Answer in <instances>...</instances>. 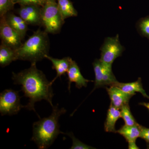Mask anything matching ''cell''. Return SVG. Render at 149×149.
<instances>
[{
    "instance_id": "18",
    "label": "cell",
    "mask_w": 149,
    "mask_h": 149,
    "mask_svg": "<svg viewBox=\"0 0 149 149\" xmlns=\"http://www.w3.org/2000/svg\"><path fill=\"white\" fill-rule=\"evenodd\" d=\"M94 72L95 76V88L93 91L97 88L103 87L102 80L104 71L105 64L100 59H96L93 63Z\"/></svg>"
},
{
    "instance_id": "9",
    "label": "cell",
    "mask_w": 149,
    "mask_h": 149,
    "mask_svg": "<svg viewBox=\"0 0 149 149\" xmlns=\"http://www.w3.org/2000/svg\"><path fill=\"white\" fill-rule=\"evenodd\" d=\"M67 74L68 80V90L70 92L72 83H75L76 88L80 89L83 87H87L88 82L93 81L84 78L80 72V68L77 63L72 60L70 62Z\"/></svg>"
},
{
    "instance_id": "4",
    "label": "cell",
    "mask_w": 149,
    "mask_h": 149,
    "mask_svg": "<svg viewBox=\"0 0 149 149\" xmlns=\"http://www.w3.org/2000/svg\"><path fill=\"white\" fill-rule=\"evenodd\" d=\"M41 18L45 31L48 33H58L65 23L56 0H46L41 8Z\"/></svg>"
},
{
    "instance_id": "15",
    "label": "cell",
    "mask_w": 149,
    "mask_h": 149,
    "mask_svg": "<svg viewBox=\"0 0 149 149\" xmlns=\"http://www.w3.org/2000/svg\"><path fill=\"white\" fill-rule=\"evenodd\" d=\"M141 125L139 124L134 125H124L116 131V133L122 135L126 141L129 142H135L140 138L141 132Z\"/></svg>"
},
{
    "instance_id": "19",
    "label": "cell",
    "mask_w": 149,
    "mask_h": 149,
    "mask_svg": "<svg viewBox=\"0 0 149 149\" xmlns=\"http://www.w3.org/2000/svg\"><path fill=\"white\" fill-rule=\"evenodd\" d=\"M120 109V117L124 120L125 125H134L138 124L130 111L128 104L123 106Z\"/></svg>"
},
{
    "instance_id": "7",
    "label": "cell",
    "mask_w": 149,
    "mask_h": 149,
    "mask_svg": "<svg viewBox=\"0 0 149 149\" xmlns=\"http://www.w3.org/2000/svg\"><path fill=\"white\" fill-rule=\"evenodd\" d=\"M0 37L1 44L9 47L14 50L21 47L22 39L19 34L10 26L5 16L1 17Z\"/></svg>"
},
{
    "instance_id": "13",
    "label": "cell",
    "mask_w": 149,
    "mask_h": 149,
    "mask_svg": "<svg viewBox=\"0 0 149 149\" xmlns=\"http://www.w3.org/2000/svg\"><path fill=\"white\" fill-rule=\"evenodd\" d=\"M111 85L116 86L125 93L134 95H136V92L141 93L145 97L149 99V96L143 88L141 78H139L137 81L133 83H120L117 81Z\"/></svg>"
},
{
    "instance_id": "17",
    "label": "cell",
    "mask_w": 149,
    "mask_h": 149,
    "mask_svg": "<svg viewBox=\"0 0 149 149\" xmlns=\"http://www.w3.org/2000/svg\"><path fill=\"white\" fill-rule=\"evenodd\" d=\"M60 12L63 19L77 16V13L70 0H57Z\"/></svg>"
},
{
    "instance_id": "6",
    "label": "cell",
    "mask_w": 149,
    "mask_h": 149,
    "mask_svg": "<svg viewBox=\"0 0 149 149\" xmlns=\"http://www.w3.org/2000/svg\"><path fill=\"white\" fill-rule=\"evenodd\" d=\"M100 50L101 56L100 60L105 64L112 65L115 60L121 56L124 48L120 45L117 35L115 37L107 38Z\"/></svg>"
},
{
    "instance_id": "22",
    "label": "cell",
    "mask_w": 149,
    "mask_h": 149,
    "mask_svg": "<svg viewBox=\"0 0 149 149\" xmlns=\"http://www.w3.org/2000/svg\"><path fill=\"white\" fill-rule=\"evenodd\" d=\"M64 134H66L69 136L72 141V145L70 149H95L93 147L90 146L88 145L83 143L81 141L76 139L73 135L72 132L70 133H65Z\"/></svg>"
},
{
    "instance_id": "14",
    "label": "cell",
    "mask_w": 149,
    "mask_h": 149,
    "mask_svg": "<svg viewBox=\"0 0 149 149\" xmlns=\"http://www.w3.org/2000/svg\"><path fill=\"white\" fill-rule=\"evenodd\" d=\"M120 117V109L116 107L111 104L108 110L105 122L104 123V130L107 132L116 133L115 125L117 120Z\"/></svg>"
},
{
    "instance_id": "11",
    "label": "cell",
    "mask_w": 149,
    "mask_h": 149,
    "mask_svg": "<svg viewBox=\"0 0 149 149\" xmlns=\"http://www.w3.org/2000/svg\"><path fill=\"white\" fill-rule=\"evenodd\" d=\"M46 58L50 61L52 63L53 69L55 70L56 71V76L51 81V84L52 85L57 78L61 77L62 75H65L68 72L72 59L69 57H66L62 59L55 58L48 55L46 56Z\"/></svg>"
},
{
    "instance_id": "23",
    "label": "cell",
    "mask_w": 149,
    "mask_h": 149,
    "mask_svg": "<svg viewBox=\"0 0 149 149\" xmlns=\"http://www.w3.org/2000/svg\"><path fill=\"white\" fill-rule=\"evenodd\" d=\"M14 4L18 3L20 5H36L42 7L45 5L46 0H12Z\"/></svg>"
},
{
    "instance_id": "25",
    "label": "cell",
    "mask_w": 149,
    "mask_h": 149,
    "mask_svg": "<svg viewBox=\"0 0 149 149\" xmlns=\"http://www.w3.org/2000/svg\"><path fill=\"white\" fill-rule=\"evenodd\" d=\"M128 143V148L129 149H139V147L136 145V142H129Z\"/></svg>"
},
{
    "instance_id": "26",
    "label": "cell",
    "mask_w": 149,
    "mask_h": 149,
    "mask_svg": "<svg viewBox=\"0 0 149 149\" xmlns=\"http://www.w3.org/2000/svg\"><path fill=\"white\" fill-rule=\"evenodd\" d=\"M140 104L146 107L149 111V103H140Z\"/></svg>"
},
{
    "instance_id": "10",
    "label": "cell",
    "mask_w": 149,
    "mask_h": 149,
    "mask_svg": "<svg viewBox=\"0 0 149 149\" xmlns=\"http://www.w3.org/2000/svg\"><path fill=\"white\" fill-rule=\"evenodd\" d=\"M106 89L112 104L120 109L123 106L128 104L130 99L134 95L125 93L114 85H110Z\"/></svg>"
},
{
    "instance_id": "8",
    "label": "cell",
    "mask_w": 149,
    "mask_h": 149,
    "mask_svg": "<svg viewBox=\"0 0 149 149\" xmlns=\"http://www.w3.org/2000/svg\"><path fill=\"white\" fill-rule=\"evenodd\" d=\"M41 6L36 5H21L17 14L28 24L40 25L42 24Z\"/></svg>"
},
{
    "instance_id": "1",
    "label": "cell",
    "mask_w": 149,
    "mask_h": 149,
    "mask_svg": "<svg viewBox=\"0 0 149 149\" xmlns=\"http://www.w3.org/2000/svg\"><path fill=\"white\" fill-rule=\"evenodd\" d=\"M12 79L14 84L21 85V91L24 93V97L29 98V102L24 106V108L36 113L35 103L43 100L48 102L52 107H54L52 84L42 71L37 69L36 63H31L29 68L18 73L13 72Z\"/></svg>"
},
{
    "instance_id": "20",
    "label": "cell",
    "mask_w": 149,
    "mask_h": 149,
    "mask_svg": "<svg viewBox=\"0 0 149 149\" xmlns=\"http://www.w3.org/2000/svg\"><path fill=\"white\" fill-rule=\"evenodd\" d=\"M138 28L141 35L149 40V16L141 19L138 23Z\"/></svg>"
},
{
    "instance_id": "12",
    "label": "cell",
    "mask_w": 149,
    "mask_h": 149,
    "mask_svg": "<svg viewBox=\"0 0 149 149\" xmlns=\"http://www.w3.org/2000/svg\"><path fill=\"white\" fill-rule=\"evenodd\" d=\"M8 24L24 39L28 30V24L20 17L12 13H8L5 16Z\"/></svg>"
},
{
    "instance_id": "24",
    "label": "cell",
    "mask_w": 149,
    "mask_h": 149,
    "mask_svg": "<svg viewBox=\"0 0 149 149\" xmlns=\"http://www.w3.org/2000/svg\"><path fill=\"white\" fill-rule=\"evenodd\" d=\"M140 138L144 139L149 143V128L141 126V132Z\"/></svg>"
},
{
    "instance_id": "21",
    "label": "cell",
    "mask_w": 149,
    "mask_h": 149,
    "mask_svg": "<svg viewBox=\"0 0 149 149\" xmlns=\"http://www.w3.org/2000/svg\"><path fill=\"white\" fill-rule=\"evenodd\" d=\"M12 0H0V16H5L13 8Z\"/></svg>"
},
{
    "instance_id": "5",
    "label": "cell",
    "mask_w": 149,
    "mask_h": 149,
    "mask_svg": "<svg viewBox=\"0 0 149 149\" xmlns=\"http://www.w3.org/2000/svg\"><path fill=\"white\" fill-rule=\"evenodd\" d=\"M18 91L6 89L0 94V113L1 116L17 114L24 106L20 103Z\"/></svg>"
},
{
    "instance_id": "3",
    "label": "cell",
    "mask_w": 149,
    "mask_h": 149,
    "mask_svg": "<svg viewBox=\"0 0 149 149\" xmlns=\"http://www.w3.org/2000/svg\"><path fill=\"white\" fill-rule=\"evenodd\" d=\"M48 33L40 29L34 32L20 47L15 50L16 60L37 63L46 58L49 50Z\"/></svg>"
},
{
    "instance_id": "2",
    "label": "cell",
    "mask_w": 149,
    "mask_h": 149,
    "mask_svg": "<svg viewBox=\"0 0 149 149\" xmlns=\"http://www.w3.org/2000/svg\"><path fill=\"white\" fill-rule=\"evenodd\" d=\"M66 110L64 108L59 109L58 104L52 107L49 116L40 118L33 123V135L31 140L37 145L38 149H46L50 147L60 134L65 133L60 130L58 119Z\"/></svg>"
},
{
    "instance_id": "16",
    "label": "cell",
    "mask_w": 149,
    "mask_h": 149,
    "mask_svg": "<svg viewBox=\"0 0 149 149\" xmlns=\"http://www.w3.org/2000/svg\"><path fill=\"white\" fill-rule=\"evenodd\" d=\"M16 61L15 51L1 43L0 46V65L2 68L9 65Z\"/></svg>"
}]
</instances>
